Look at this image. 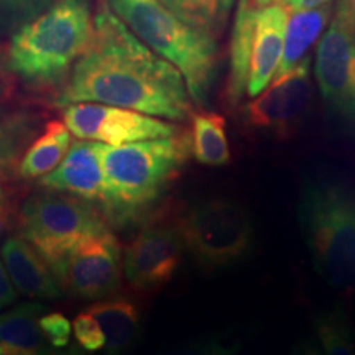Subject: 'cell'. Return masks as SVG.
<instances>
[{
  "label": "cell",
  "mask_w": 355,
  "mask_h": 355,
  "mask_svg": "<svg viewBox=\"0 0 355 355\" xmlns=\"http://www.w3.org/2000/svg\"><path fill=\"white\" fill-rule=\"evenodd\" d=\"M78 102L115 105L170 121L191 115V97L180 71L141 43L107 3H101L91 43L56 104L64 107Z\"/></svg>",
  "instance_id": "1"
},
{
  "label": "cell",
  "mask_w": 355,
  "mask_h": 355,
  "mask_svg": "<svg viewBox=\"0 0 355 355\" xmlns=\"http://www.w3.org/2000/svg\"><path fill=\"white\" fill-rule=\"evenodd\" d=\"M189 155V133L184 130L119 146L104 144L102 211L115 224L135 220L162 198Z\"/></svg>",
  "instance_id": "2"
},
{
  "label": "cell",
  "mask_w": 355,
  "mask_h": 355,
  "mask_svg": "<svg viewBox=\"0 0 355 355\" xmlns=\"http://www.w3.org/2000/svg\"><path fill=\"white\" fill-rule=\"evenodd\" d=\"M94 33L89 0H55L37 19L17 30L7 66L32 84H56L87 50Z\"/></svg>",
  "instance_id": "3"
},
{
  "label": "cell",
  "mask_w": 355,
  "mask_h": 355,
  "mask_svg": "<svg viewBox=\"0 0 355 355\" xmlns=\"http://www.w3.org/2000/svg\"><path fill=\"white\" fill-rule=\"evenodd\" d=\"M115 15L153 53L180 71L189 97L204 104L217 68V43L181 21L158 0H107Z\"/></svg>",
  "instance_id": "4"
},
{
  "label": "cell",
  "mask_w": 355,
  "mask_h": 355,
  "mask_svg": "<svg viewBox=\"0 0 355 355\" xmlns=\"http://www.w3.org/2000/svg\"><path fill=\"white\" fill-rule=\"evenodd\" d=\"M298 219L314 268L337 290L355 288V193L339 181L306 184Z\"/></svg>",
  "instance_id": "5"
},
{
  "label": "cell",
  "mask_w": 355,
  "mask_h": 355,
  "mask_svg": "<svg viewBox=\"0 0 355 355\" xmlns=\"http://www.w3.org/2000/svg\"><path fill=\"white\" fill-rule=\"evenodd\" d=\"M175 225L184 250L207 270L237 263L254 245L250 214L241 202L229 198H209L191 204Z\"/></svg>",
  "instance_id": "6"
},
{
  "label": "cell",
  "mask_w": 355,
  "mask_h": 355,
  "mask_svg": "<svg viewBox=\"0 0 355 355\" xmlns=\"http://www.w3.org/2000/svg\"><path fill=\"white\" fill-rule=\"evenodd\" d=\"M21 234L50 270L84 239L107 232L104 217L92 202L58 191H43L26 199L20 212Z\"/></svg>",
  "instance_id": "7"
},
{
  "label": "cell",
  "mask_w": 355,
  "mask_h": 355,
  "mask_svg": "<svg viewBox=\"0 0 355 355\" xmlns=\"http://www.w3.org/2000/svg\"><path fill=\"white\" fill-rule=\"evenodd\" d=\"M316 81L332 114L355 130V0H343L316 50Z\"/></svg>",
  "instance_id": "8"
},
{
  "label": "cell",
  "mask_w": 355,
  "mask_h": 355,
  "mask_svg": "<svg viewBox=\"0 0 355 355\" xmlns=\"http://www.w3.org/2000/svg\"><path fill=\"white\" fill-rule=\"evenodd\" d=\"M63 290L83 300H102L121 286L122 254L107 232L78 242L51 270Z\"/></svg>",
  "instance_id": "9"
},
{
  "label": "cell",
  "mask_w": 355,
  "mask_h": 355,
  "mask_svg": "<svg viewBox=\"0 0 355 355\" xmlns=\"http://www.w3.org/2000/svg\"><path fill=\"white\" fill-rule=\"evenodd\" d=\"M64 125L81 140H94L101 144L119 146L133 141L163 139L180 133L183 128L163 122L153 115L139 110L78 102L64 105Z\"/></svg>",
  "instance_id": "10"
},
{
  "label": "cell",
  "mask_w": 355,
  "mask_h": 355,
  "mask_svg": "<svg viewBox=\"0 0 355 355\" xmlns=\"http://www.w3.org/2000/svg\"><path fill=\"white\" fill-rule=\"evenodd\" d=\"M183 252L176 225L155 222L141 229L127 245L122 260L123 275L135 290L157 291L175 277Z\"/></svg>",
  "instance_id": "11"
},
{
  "label": "cell",
  "mask_w": 355,
  "mask_h": 355,
  "mask_svg": "<svg viewBox=\"0 0 355 355\" xmlns=\"http://www.w3.org/2000/svg\"><path fill=\"white\" fill-rule=\"evenodd\" d=\"M311 86L309 58L300 66L277 78L263 94L247 105V121L252 127L277 135H288L300 125L309 107Z\"/></svg>",
  "instance_id": "12"
},
{
  "label": "cell",
  "mask_w": 355,
  "mask_h": 355,
  "mask_svg": "<svg viewBox=\"0 0 355 355\" xmlns=\"http://www.w3.org/2000/svg\"><path fill=\"white\" fill-rule=\"evenodd\" d=\"M290 10L291 8L285 2L257 7L245 91L250 97H257L265 87H268L277 74Z\"/></svg>",
  "instance_id": "13"
},
{
  "label": "cell",
  "mask_w": 355,
  "mask_h": 355,
  "mask_svg": "<svg viewBox=\"0 0 355 355\" xmlns=\"http://www.w3.org/2000/svg\"><path fill=\"white\" fill-rule=\"evenodd\" d=\"M101 141L76 140L55 170L42 178L46 189L66 193L89 202H101L102 198V153Z\"/></svg>",
  "instance_id": "14"
},
{
  "label": "cell",
  "mask_w": 355,
  "mask_h": 355,
  "mask_svg": "<svg viewBox=\"0 0 355 355\" xmlns=\"http://www.w3.org/2000/svg\"><path fill=\"white\" fill-rule=\"evenodd\" d=\"M2 259L13 286L21 295L56 300L63 293L50 266L25 239L8 237L2 245Z\"/></svg>",
  "instance_id": "15"
},
{
  "label": "cell",
  "mask_w": 355,
  "mask_h": 355,
  "mask_svg": "<svg viewBox=\"0 0 355 355\" xmlns=\"http://www.w3.org/2000/svg\"><path fill=\"white\" fill-rule=\"evenodd\" d=\"M332 15H334V7L331 3L295 10L291 15H288L282 61L273 79L285 76L308 60L311 48L321 37Z\"/></svg>",
  "instance_id": "16"
},
{
  "label": "cell",
  "mask_w": 355,
  "mask_h": 355,
  "mask_svg": "<svg viewBox=\"0 0 355 355\" xmlns=\"http://www.w3.org/2000/svg\"><path fill=\"white\" fill-rule=\"evenodd\" d=\"M46 306L37 301L20 304L0 316V355H50L48 340L40 329Z\"/></svg>",
  "instance_id": "17"
},
{
  "label": "cell",
  "mask_w": 355,
  "mask_h": 355,
  "mask_svg": "<svg viewBox=\"0 0 355 355\" xmlns=\"http://www.w3.org/2000/svg\"><path fill=\"white\" fill-rule=\"evenodd\" d=\"M101 324L105 336V354L123 355L139 339L141 313L139 304L130 298H112L92 304L87 309Z\"/></svg>",
  "instance_id": "18"
},
{
  "label": "cell",
  "mask_w": 355,
  "mask_h": 355,
  "mask_svg": "<svg viewBox=\"0 0 355 355\" xmlns=\"http://www.w3.org/2000/svg\"><path fill=\"white\" fill-rule=\"evenodd\" d=\"M257 6L254 0H241L235 13L232 40H230V69L227 81V99L230 105L241 102L247 91L248 64L254 42V19Z\"/></svg>",
  "instance_id": "19"
},
{
  "label": "cell",
  "mask_w": 355,
  "mask_h": 355,
  "mask_svg": "<svg viewBox=\"0 0 355 355\" xmlns=\"http://www.w3.org/2000/svg\"><path fill=\"white\" fill-rule=\"evenodd\" d=\"M189 146L193 157L201 165L214 168L229 165L232 155L225 133V119L220 114L206 110L194 114Z\"/></svg>",
  "instance_id": "20"
},
{
  "label": "cell",
  "mask_w": 355,
  "mask_h": 355,
  "mask_svg": "<svg viewBox=\"0 0 355 355\" xmlns=\"http://www.w3.org/2000/svg\"><path fill=\"white\" fill-rule=\"evenodd\" d=\"M71 132L63 122L53 121L44 128L38 140L30 146L20 162V175L26 180L43 178L55 170L68 153Z\"/></svg>",
  "instance_id": "21"
},
{
  "label": "cell",
  "mask_w": 355,
  "mask_h": 355,
  "mask_svg": "<svg viewBox=\"0 0 355 355\" xmlns=\"http://www.w3.org/2000/svg\"><path fill=\"white\" fill-rule=\"evenodd\" d=\"M191 28L217 40L224 33L235 0H158Z\"/></svg>",
  "instance_id": "22"
},
{
  "label": "cell",
  "mask_w": 355,
  "mask_h": 355,
  "mask_svg": "<svg viewBox=\"0 0 355 355\" xmlns=\"http://www.w3.org/2000/svg\"><path fill=\"white\" fill-rule=\"evenodd\" d=\"M322 355H355V343L347 313L336 308L321 311L314 319Z\"/></svg>",
  "instance_id": "23"
},
{
  "label": "cell",
  "mask_w": 355,
  "mask_h": 355,
  "mask_svg": "<svg viewBox=\"0 0 355 355\" xmlns=\"http://www.w3.org/2000/svg\"><path fill=\"white\" fill-rule=\"evenodd\" d=\"M55 0H0V33L20 30Z\"/></svg>",
  "instance_id": "24"
},
{
  "label": "cell",
  "mask_w": 355,
  "mask_h": 355,
  "mask_svg": "<svg viewBox=\"0 0 355 355\" xmlns=\"http://www.w3.org/2000/svg\"><path fill=\"white\" fill-rule=\"evenodd\" d=\"M237 350L239 344L229 340L227 337L207 336L189 340L163 355H235Z\"/></svg>",
  "instance_id": "25"
},
{
  "label": "cell",
  "mask_w": 355,
  "mask_h": 355,
  "mask_svg": "<svg viewBox=\"0 0 355 355\" xmlns=\"http://www.w3.org/2000/svg\"><path fill=\"white\" fill-rule=\"evenodd\" d=\"M73 331L83 349L89 350V352H97V350L104 349V331H102L101 324L97 322V319L89 311L78 314L73 322Z\"/></svg>",
  "instance_id": "26"
},
{
  "label": "cell",
  "mask_w": 355,
  "mask_h": 355,
  "mask_svg": "<svg viewBox=\"0 0 355 355\" xmlns=\"http://www.w3.org/2000/svg\"><path fill=\"white\" fill-rule=\"evenodd\" d=\"M40 329H42L48 344L56 349H63L69 344L73 326H71L69 319L61 313H43L40 316Z\"/></svg>",
  "instance_id": "27"
},
{
  "label": "cell",
  "mask_w": 355,
  "mask_h": 355,
  "mask_svg": "<svg viewBox=\"0 0 355 355\" xmlns=\"http://www.w3.org/2000/svg\"><path fill=\"white\" fill-rule=\"evenodd\" d=\"M17 298V290L13 286L10 277H8L6 265L0 261V309L12 304Z\"/></svg>",
  "instance_id": "28"
},
{
  "label": "cell",
  "mask_w": 355,
  "mask_h": 355,
  "mask_svg": "<svg viewBox=\"0 0 355 355\" xmlns=\"http://www.w3.org/2000/svg\"><path fill=\"white\" fill-rule=\"evenodd\" d=\"M12 148H13V132L10 130V127H8L7 123L0 121V162L10 153Z\"/></svg>",
  "instance_id": "29"
},
{
  "label": "cell",
  "mask_w": 355,
  "mask_h": 355,
  "mask_svg": "<svg viewBox=\"0 0 355 355\" xmlns=\"http://www.w3.org/2000/svg\"><path fill=\"white\" fill-rule=\"evenodd\" d=\"M331 2H334V0H286L285 3L291 10H303V8H314Z\"/></svg>",
  "instance_id": "30"
},
{
  "label": "cell",
  "mask_w": 355,
  "mask_h": 355,
  "mask_svg": "<svg viewBox=\"0 0 355 355\" xmlns=\"http://www.w3.org/2000/svg\"><path fill=\"white\" fill-rule=\"evenodd\" d=\"M291 355H321V354H319L316 345L311 343V340H304V343H300L298 345H295Z\"/></svg>",
  "instance_id": "31"
},
{
  "label": "cell",
  "mask_w": 355,
  "mask_h": 355,
  "mask_svg": "<svg viewBox=\"0 0 355 355\" xmlns=\"http://www.w3.org/2000/svg\"><path fill=\"white\" fill-rule=\"evenodd\" d=\"M279 2H286V0H254L257 7H265V6H270V3H279Z\"/></svg>",
  "instance_id": "32"
},
{
  "label": "cell",
  "mask_w": 355,
  "mask_h": 355,
  "mask_svg": "<svg viewBox=\"0 0 355 355\" xmlns=\"http://www.w3.org/2000/svg\"><path fill=\"white\" fill-rule=\"evenodd\" d=\"M3 225H6V212L0 209V232L3 230Z\"/></svg>",
  "instance_id": "33"
},
{
  "label": "cell",
  "mask_w": 355,
  "mask_h": 355,
  "mask_svg": "<svg viewBox=\"0 0 355 355\" xmlns=\"http://www.w3.org/2000/svg\"><path fill=\"white\" fill-rule=\"evenodd\" d=\"M50 355H69V354H50Z\"/></svg>",
  "instance_id": "34"
}]
</instances>
